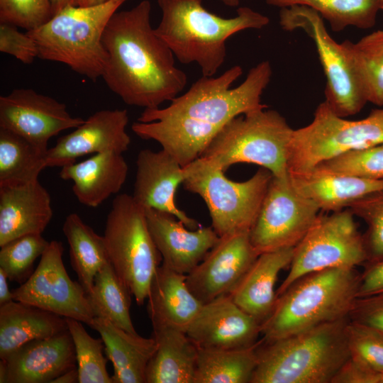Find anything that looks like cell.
I'll list each match as a JSON object with an SVG mask.
<instances>
[{
	"mask_svg": "<svg viewBox=\"0 0 383 383\" xmlns=\"http://www.w3.org/2000/svg\"><path fill=\"white\" fill-rule=\"evenodd\" d=\"M345 335L350 359L367 371L383 372V333L349 320Z\"/></svg>",
	"mask_w": 383,
	"mask_h": 383,
	"instance_id": "cell-39",
	"label": "cell"
},
{
	"mask_svg": "<svg viewBox=\"0 0 383 383\" xmlns=\"http://www.w3.org/2000/svg\"><path fill=\"white\" fill-rule=\"evenodd\" d=\"M66 321L74 345L79 383H113L102 339L91 337L79 321L66 318Z\"/></svg>",
	"mask_w": 383,
	"mask_h": 383,
	"instance_id": "cell-37",
	"label": "cell"
},
{
	"mask_svg": "<svg viewBox=\"0 0 383 383\" xmlns=\"http://www.w3.org/2000/svg\"><path fill=\"white\" fill-rule=\"evenodd\" d=\"M77 367L68 331L28 342L0 362V383H51Z\"/></svg>",
	"mask_w": 383,
	"mask_h": 383,
	"instance_id": "cell-18",
	"label": "cell"
},
{
	"mask_svg": "<svg viewBox=\"0 0 383 383\" xmlns=\"http://www.w3.org/2000/svg\"><path fill=\"white\" fill-rule=\"evenodd\" d=\"M49 243L42 234H28L10 240L1 246L0 269L9 280L24 283L33 273L34 262Z\"/></svg>",
	"mask_w": 383,
	"mask_h": 383,
	"instance_id": "cell-38",
	"label": "cell"
},
{
	"mask_svg": "<svg viewBox=\"0 0 383 383\" xmlns=\"http://www.w3.org/2000/svg\"><path fill=\"white\" fill-rule=\"evenodd\" d=\"M84 121L72 116L65 104L33 89H14L0 96V128L43 150H48L51 138L63 131L74 129Z\"/></svg>",
	"mask_w": 383,
	"mask_h": 383,
	"instance_id": "cell-15",
	"label": "cell"
},
{
	"mask_svg": "<svg viewBox=\"0 0 383 383\" xmlns=\"http://www.w3.org/2000/svg\"><path fill=\"white\" fill-rule=\"evenodd\" d=\"M62 231L69 244L72 267L88 294L92 289L98 272L110 262L104 238L75 213L67 216Z\"/></svg>",
	"mask_w": 383,
	"mask_h": 383,
	"instance_id": "cell-31",
	"label": "cell"
},
{
	"mask_svg": "<svg viewBox=\"0 0 383 383\" xmlns=\"http://www.w3.org/2000/svg\"><path fill=\"white\" fill-rule=\"evenodd\" d=\"M186 279L187 274L163 264L158 267L147 299L151 322L187 331L203 304L190 291Z\"/></svg>",
	"mask_w": 383,
	"mask_h": 383,
	"instance_id": "cell-28",
	"label": "cell"
},
{
	"mask_svg": "<svg viewBox=\"0 0 383 383\" xmlns=\"http://www.w3.org/2000/svg\"><path fill=\"white\" fill-rule=\"evenodd\" d=\"M319 211L294 189L289 177L272 175L249 232L250 242L259 255L294 248L314 224Z\"/></svg>",
	"mask_w": 383,
	"mask_h": 383,
	"instance_id": "cell-13",
	"label": "cell"
},
{
	"mask_svg": "<svg viewBox=\"0 0 383 383\" xmlns=\"http://www.w3.org/2000/svg\"><path fill=\"white\" fill-rule=\"evenodd\" d=\"M0 51L12 55L24 64L32 63L38 57V49L28 33L18 30V26L0 22Z\"/></svg>",
	"mask_w": 383,
	"mask_h": 383,
	"instance_id": "cell-43",
	"label": "cell"
},
{
	"mask_svg": "<svg viewBox=\"0 0 383 383\" xmlns=\"http://www.w3.org/2000/svg\"><path fill=\"white\" fill-rule=\"evenodd\" d=\"M294 189L320 210L338 211L354 201L383 189V179H372L333 172L321 165L304 172H289Z\"/></svg>",
	"mask_w": 383,
	"mask_h": 383,
	"instance_id": "cell-23",
	"label": "cell"
},
{
	"mask_svg": "<svg viewBox=\"0 0 383 383\" xmlns=\"http://www.w3.org/2000/svg\"><path fill=\"white\" fill-rule=\"evenodd\" d=\"M349 318L383 333V292L357 297L350 312Z\"/></svg>",
	"mask_w": 383,
	"mask_h": 383,
	"instance_id": "cell-44",
	"label": "cell"
},
{
	"mask_svg": "<svg viewBox=\"0 0 383 383\" xmlns=\"http://www.w3.org/2000/svg\"><path fill=\"white\" fill-rule=\"evenodd\" d=\"M367 255L362 234L348 208L320 215L294 248L289 271L277 290V296L300 277L331 268L365 265Z\"/></svg>",
	"mask_w": 383,
	"mask_h": 383,
	"instance_id": "cell-12",
	"label": "cell"
},
{
	"mask_svg": "<svg viewBox=\"0 0 383 383\" xmlns=\"http://www.w3.org/2000/svg\"><path fill=\"white\" fill-rule=\"evenodd\" d=\"M318 165L343 174L383 179V143L346 152Z\"/></svg>",
	"mask_w": 383,
	"mask_h": 383,
	"instance_id": "cell-41",
	"label": "cell"
},
{
	"mask_svg": "<svg viewBox=\"0 0 383 383\" xmlns=\"http://www.w3.org/2000/svg\"><path fill=\"white\" fill-rule=\"evenodd\" d=\"M258 342L238 349L198 348L194 383H250Z\"/></svg>",
	"mask_w": 383,
	"mask_h": 383,
	"instance_id": "cell-32",
	"label": "cell"
},
{
	"mask_svg": "<svg viewBox=\"0 0 383 383\" xmlns=\"http://www.w3.org/2000/svg\"><path fill=\"white\" fill-rule=\"evenodd\" d=\"M258 256L250 242L249 232L221 236L187 274V284L193 294L203 304H206L228 294Z\"/></svg>",
	"mask_w": 383,
	"mask_h": 383,
	"instance_id": "cell-16",
	"label": "cell"
},
{
	"mask_svg": "<svg viewBox=\"0 0 383 383\" xmlns=\"http://www.w3.org/2000/svg\"><path fill=\"white\" fill-rule=\"evenodd\" d=\"M60 177L73 182L72 191L78 201L96 207L117 194L127 178L128 166L122 154L105 152L61 167Z\"/></svg>",
	"mask_w": 383,
	"mask_h": 383,
	"instance_id": "cell-24",
	"label": "cell"
},
{
	"mask_svg": "<svg viewBox=\"0 0 383 383\" xmlns=\"http://www.w3.org/2000/svg\"><path fill=\"white\" fill-rule=\"evenodd\" d=\"M8 279L4 272L0 269V305L13 300L12 291L11 292L9 287Z\"/></svg>",
	"mask_w": 383,
	"mask_h": 383,
	"instance_id": "cell-46",
	"label": "cell"
},
{
	"mask_svg": "<svg viewBox=\"0 0 383 383\" xmlns=\"http://www.w3.org/2000/svg\"><path fill=\"white\" fill-rule=\"evenodd\" d=\"M129 122L126 109H105L95 112L71 133L60 137L48 148V167H63L74 163L88 154L128 150L131 137L126 128Z\"/></svg>",
	"mask_w": 383,
	"mask_h": 383,
	"instance_id": "cell-17",
	"label": "cell"
},
{
	"mask_svg": "<svg viewBox=\"0 0 383 383\" xmlns=\"http://www.w3.org/2000/svg\"><path fill=\"white\" fill-rule=\"evenodd\" d=\"M279 24L287 31L301 29L313 40L326 79L325 101L331 110L343 118L359 113L368 101L346 40L336 42L320 14L304 6L282 8Z\"/></svg>",
	"mask_w": 383,
	"mask_h": 383,
	"instance_id": "cell-11",
	"label": "cell"
},
{
	"mask_svg": "<svg viewBox=\"0 0 383 383\" xmlns=\"http://www.w3.org/2000/svg\"><path fill=\"white\" fill-rule=\"evenodd\" d=\"M220 1H221V0H220Z\"/></svg>",
	"mask_w": 383,
	"mask_h": 383,
	"instance_id": "cell-52",
	"label": "cell"
},
{
	"mask_svg": "<svg viewBox=\"0 0 383 383\" xmlns=\"http://www.w3.org/2000/svg\"><path fill=\"white\" fill-rule=\"evenodd\" d=\"M383 292V260L365 265L360 273L357 297Z\"/></svg>",
	"mask_w": 383,
	"mask_h": 383,
	"instance_id": "cell-45",
	"label": "cell"
},
{
	"mask_svg": "<svg viewBox=\"0 0 383 383\" xmlns=\"http://www.w3.org/2000/svg\"><path fill=\"white\" fill-rule=\"evenodd\" d=\"M293 131L278 111L255 110L226 123L199 157L224 172L234 164L251 163L287 178Z\"/></svg>",
	"mask_w": 383,
	"mask_h": 383,
	"instance_id": "cell-7",
	"label": "cell"
},
{
	"mask_svg": "<svg viewBox=\"0 0 383 383\" xmlns=\"http://www.w3.org/2000/svg\"><path fill=\"white\" fill-rule=\"evenodd\" d=\"M162 18L155 33L183 64L196 62L202 76L213 77L226 57V43L233 34L266 26L267 16L240 7L233 18L207 11L202 0H156Z\"/></svg>",
	"mask_w": 383,
	"mask_h": 383,
	"instance_id": "cell-2",
	"label": "cell"
},
{
	"mask_svg": "<svg viewBox=\"0 0 383 383\" xmlns=\"http://www.w3.org/2000/svg\"><path fill=\"white\" fill-rule=\"evenodd\" d=\"M294 248L259 255L228 296L240 309L262 324L277 299L274 286L279 272L289 267Z\"/></svg>",
	"mask_w": 383,
	"mask_h": 383,
	"instance_id": "cell-25",
	"label": "cell"
},
{
	"mask_svg": "<svg viewBox=\"0 0 383 383\" xmlns=\"http://www.w3.org/2000/svg\"><path fill=\"white\" fill-rule=\"evenodd\" d=\"M133 197L144 209L151 208L174 215L187 228L201 225L176 205L175 194L184 179L183 167L166 151L149 149L139 152Z\"/></svg>",
	"mask_w": 383,
	"mask_h": 383,
	"instance_id": "cell-21",
	"label": "cell"
},
{
	"mask_svg": "<svg viewBox=\"0 0 383 383\" xmlns=\"http://www.w3.org/2000/svg\"><path fill=\"white\" fill-rule=\"evenodd\" d=\"M150 12L148 0L116 11L103 35L109 56L103 79L124 103L145 109L171 101L187 82L172 51L152 28Z\"/></svg>",
	"mask_w": 383,
	"mask_h": 383,
	"instance_id": "cell-1",
	"label": "cell"
},
{
	"mask_svg": "<svg viewBox=\"0 0 383 383\" xmlns=\"http://www.w3.org/2000/svg\"><path fill=\"white\" fill-rule=\"evenodd\" d=\"M221 1L228 6H237L239 4L240 0H221Z\"/></svg>",
	"mask_w": 383,
	"mask_h": 383,
	"instance_id": "cell-50",
	"label": "cell"
},
{
	"mask_svg": "<svg viewBox=\"0 0 383 383\" xmlns=\"http://www.w3.org/2000/svg\"><path fill=\"white\" fill-rule=\"evenodd\" d=\"M131 295L110 262L98 272L92 289L87 294L95 317L105 318L129 333H138L130 315Z\"/></svg>",
	"mask_w": 383,
	"mask_h": 383,
	"instance_id": "cell-34",
	"label": "cell"
},
{
	"mask_svg": "<svg viewBox=\"0 0 383 383\" xmlns=\"http://www.w3.org/2000/svg\"><path fill=\"white\" fill-rule=\"evenodd\" d=\"M152 326L156 348L145 383H194L198 347L182 330L156 321Z\"/></svg>",
	"mask_w": 383,
	"mask_h": 383,
	"instance_id": "cell-26",
	"label": "cell"
},
{
	"mask_svg": "<svg viewBox=\"0 0 383 383\" xmlns=\"http://www.w3.org/2000/svg\"><path fill=\"white\" fill-rule=\"evenodd\" d=\"M379 3L380 10L383 11V0H378Z\"/></svg>",
	"mask_w": 383,
	"mask_h": 383,
	"instance_id": "cell-51",
	"label": "cell"
},
{
	"mask_svg": "<svg viewBox=\"0 0 383 383\" xmlns=\"http://www.w3.org/2000/svg\"><path fill=\"white\" fill-rule=\"evenodd\" d=\"M79 382V374L77 367L72 368L52 380L51 383H76Z\"/></svg>",
	"mask_w": 383,
	"mask_h": 383,
	"instance_id": "cell-47",
	"label": "cell"
},
{
	"mask_svg": "<svg viewBox=\"0 0 383 383\" xmlns=\"http://www.w3.org/2000/svg\"><path fill=\"white\" fill-rule=\"evenodd\" d=\"M90 327L101 335L113 364V383H145L146 368L156 348L154 338L129 333L101 317H95Z\"/></svg>",
	"mask_w": 383,
	"mask_h": 383,
	"instance_id": "cell-29",
	"label": "cell"
},
{
	"mask_svg": "<svg viewBox=\"0 0 383 383\" xmlns=\"http://www.w3.org/2000/svg\"><path fill=\"white\" fill-rule=\"evenodd\" d=\"M360 273L355 268H331L307 274L277 296L261 324L263 340L299 333L349 318L357 298Z\"/></svg>",
	"mask_w": 383,
	"mask_h": 383,
	"instance_id": "cell-4",
	"label": "cell"
},
{
	"mask_svg": "<svg viewBox=\"0 0 383 383\" xmlns=\"http://www.w3.org/2000/svg\"><path fill=\"white\" fill-rule=\"evenodd\" d=\"M183 185L204 201L211 226L219 237L238 232H250L259 213L272 174L257 170L244 182L228 179L224 171L201 157L183 167Z\"/></svg>",
	"mask_w": 383,
	"mask_h": 383,
	"instance_id": "cell-9",
	"label": "cell"
},
{
	"mask_svg": "<svg viewBox=\"0 0 383 383\" xmlns=\"http://www.w3.org/2000/svg\"><path fill=\"white\" fill-rule=\"evenodd\" d=\"M66 318L13 300L0 305V359L23 344L67 331Z\"/></svg>",
	"mask_w": 383,
	"mask_h": 383,
	"instance_id": "cell-30",
	"label": "cell"
},
{
	"mask_svg": "<svg viewBox=\"0 0 383 383\" xmlns=\"http://www.w3.org/2000/svg\"><path fill=\"white\" fill-rule=\"evenodd\" d=\"M79 0H51L52 16L68 6H79Z\"/></svg>",
	"mask_w": 383,
	"mask_h": 383,
	"instance_id": "cell-48",
	"label": "cell"
},
{
	"mask_svg": "<svg viewBox=\"0 0 383 383\" xmlns=\"http://www.w3.org/2000/svg\"><path fill=\"white\" fill-rule=\"evenodd\" d=\"M186 333L199 348H244L259 341L261 324L227 294L203 304Z\"/></svg>",
	"mask_w": 383,
	"mask_h": 383,
	"instance_id": "cell-19",
	"label": "cell"
},
{
	"mask_svg": "<svg viewBox=\"0 0 383 383\" xmlns=\"http://www.w3.org/2000/svg\"><path fill=\"white\" fill-rule=\"evenodd\" d=\"M47 151L0 128V187L38 180L40 172L47 167Z\"/></svg>",
	"mask_w": 383,
	"mask_h": 383,
	"instance_id": "cell-33",
	"label": "cell"
},
{
	"mask_svg": "<svg viewBox=\"0 0 383 383\" xmlns=\"http://www.w3.org/2000/svg\"><path fill=\"white\" fill-rule=\"evenodd\" d=\"M132 131L144 140L159 143L182 167L199 158L221 129L185 118H164L136 121Z\"/></svg>",
	"mask_w": 383,
	"mask_h": 383,
	"instance_id": "cell-27",
	"label": "cell"
},
{
	"mask_svg": "<svg viewBox=\"0 0 383 383\" xmlns=\"http://www.w3.org/2000/svg\"><path fill=\"white\" fill-rule=\"evenodd\" d=\"M145 212L162 264L177 272L189 273L219 240L212 226L191 230L171 213L151 208Z\"/></svg>",
	"mask_w": 383,
	"mask_h": 383,
	"instance_id": "cell-20",
	"label": "cell"
},
{
	"mask_svg": "<svg viewBox=\"0 0 383 383\" xmlns=\"http://www.w3.org/2000/svg\"><path fill=\"white\" fill-rule=\"evenodd\" d=\"M346 43L368 102L383 106V30Z\"/></svg>",
	"mask_w": 383,
	"mask_h": 383,
	"instance_id": "cell-36",
	"label": "cell"
},
{
	"mask_svg": "<svg viewBox=\"0 0 383 383\" xmlns=\"http://www.w3.org/2000/svg\"><path fill=\"white\" fill-rule=\"evenodd\" d=\"M348 208L367 224L362 234L367 255L365 265L383 260V189L364 196Z\"/></svg>",
	"mask_w": 383,
	"mask_h": 383,
	"instance_id": "cell-40",
	"label": "cell"
},
{
	"mask_svg": "<svg viewBox=\"0 0 383 383\" xmlns=\"http://www.w3.org/2000/svg\"><path fill=\"white\" fill-rule=\"evenodd\" d=\"M282 8L299 5L311 8L328 21L331 29L340 32L348 26L367 29L376 23L380 10L378 0H266Z\"/></svg>",
	"mask_w": 383,
	"mask_h": 383,
	"instance_id": "cell-35",
	"label": "cell"
},
{
	"mask_svg": "<svg viewBox=\"0 0 383 383\" xmlns=\"http://www.w3.org/2000/svg\"><path fill=\"white\" fill-rule=\"evenodd\" d=\"M108 0H79V6H91L106 2Z\"/></svg>",
	"mask_w": 383,
	"mask_h": 383,
	"instance_id": "cell-49",
	"label": "cell"
},
{
	"mask_svg": "<svg viewBox=\"0 0 383 383\" xmlns=\"http://www.w3.org/2000/svg\"><path fill=\"white\" fill-rule=\"evenodd\" d=\"M349 320L276 340H260L250 383H333L350 359L345 335Z\"/></svg>",
	"mask_w": 383,
	"mask_h": 383,
	"instance_id": "cell-3",
	"label": "cell"
},
{
	"mask_svg": "<svg viewBox=\"0 0 383 383\" xmlns=\"http://www.w3.org/2000/svg\"><path fill=\"white\" fill-rule=\"evenodd\" d=\"M52 17L51 0H0V22L31 30Z\"/></svg>",
	"mask_w": 383,
	"mask_h": 383,
	"instance_id": "cell-42",
	"label": "cell"
},
{
	"mask_svg": "<svg viewBox=\"0 0 383 383\" xmlns=\"http://www.w3.org/2000/svg\"><path fill=\"white\" fill-rule=\"evenodd\" d=\"M104 238L116 274L137 304L143 305L162 257L150 233L145 209L133 196L122 194L113 199Z\"/></svg>",
	"mask_w": 383,
	"mask_h": 383,
	"instance_id": "cell-8",
	"label": "cell"
},
{
	"mask_svg": "<svg viewBox=\"0 0 383 383\" xmlns=\"http://www.w3.org/2000/svg\"><path fill=\"white\" fill-rule=\"evenodd\" d=\"M53 215L49 192L38 180L0 187V247L28 234H42Z\"/></svg>",
	"mask_w": 383,
	"mask_h": 383,
	"instance_id": "cell-22",
	"label": "cell"
},
{
	"mask_svg": "<svg viewBox=\"0 0 383 383\" xmlns=\"http://www.w3.org/2000/svg\"><path fill=\"white\" fill-rule=\"evenodd\" d=\"M242 74V67L234 65L217 77L202 76L184 94L173 99L167 107L145 109L138 121L185 118L221 128L240 115L267 108L261 103V96L271 79L270 62L258 63L240 85L232 88Z\"/></svg>",
	"mask_w": 383,
	"mask_h": 383,
	"instance_id": "cell-5",
	"label": "cell"
},
{
	"mask_svg": "<svg viewBox=\"0 0 383 383\" xmlns=\"http://www.w3.org/2000/svg\"><path fill=\"white\" fill-rule=\"evenodd\" d=\"M383 143V109H373L365 118L347 120L336 115L324 101L312 121L294 129L289 150L288 172L309 170L348 151Z\"/></svg>",
	"mask_w": 383,
	"mask_h": 383,
	"instance_id": "cell-10",
	"label": "cell"
},
{
	"mask_svg": "<svg viewBox=\"0 0 383 383\" xmlns=\"http://www.w3.org/2000/svg\"><path fill=\"white\" fill-rule=\"evenodd\" d=\"M127 0L91 6H68L40 27L26 31L35 41L38 57L63 63L92 81L102 77L109 56L103 43L106 26Z\"/></svg>",
	"mask_w": 383,
	"mask_h": 383,
	"instance_id": "cell-6",
	"label": "cell"
},
{
	"mask_svg": "<svg viewBox=\"0 0 383 383\" xmlns=\"http://www.w3.org/2000/svg\"><path fill=\"white\" fill-rule=\"evenodd\" d=\"M63 251L62 242L50 241L30 277L12 291L13 300L91 326L95 316L82 286L67 274Z\"/></svg>",
	"mask_w": 383,
	"mask_h": 383,
	"instance_id": "cell-14",
	"label": "cell"
}]
</instances>
